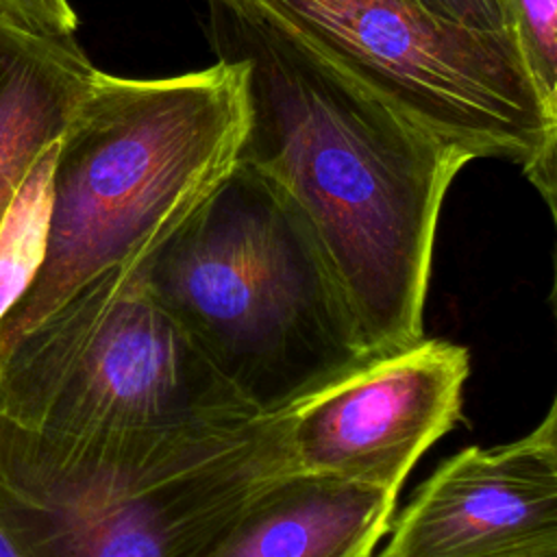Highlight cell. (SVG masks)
Returning <instances> with one entry per match:
<instances>
[{
  "mask_svg": "<svg viewBox=\"0 0 557 557\" xmlns=\"http://www.w3.org/2000/svg\"><path fill=\"white\" fill-rule=\"evenodd\" d=\"M209 15L218 57L246 74L239 161L307 226L368 355L418 344L440 211L474 159L268 24L222 0Z\"/></svg>",
  "mask_w": 557,
  "mask_h": 557,
  "instance_id": "6da1fadb",
  "label": "cell"
},
{
  "mask_svg": "<svg viewBox=\"0 0 557 557\" xmlns=\"http://www.w3.org/2000/svg\"><path fill=\"white\" fill-rule=\"evenodd\" d=\"M246 131L235 59L163 78L96 70L57 144L41 257L0 313V348L98 272L144 263L239 163Z\"/></svg>",
  "mask_w": 557,
  "mask_h": 557,
  "instance_id": "7a4b0ae2",
  "label": "cell"
},
{
  "mask_svg": "<svg viewBox=\"0 0 557 557\" xmlns=\"http://www.w3.org/2000/svg\"><path fill=\"white\" fill-rule=\"evenodd\" d=\"M252 416L141 263L98 272L0 348V483L28 500L128 442Z\"/></svg>",
  "mask_w": 557,
  "mask_h": 557,
  "instance_id": "3957f363",
  "label": "cell"
},
{
  "mask_svg": "<svg viewBox=\"0 0 557 557\" xmlns=\"http://www.w3.org/2000/svg\"><path fill=\"white\" fill-rule=\"evenodd\" d=\"M141 274L255 413L283 411L372 359L307 226L242 161Z\"/></svg>",
  "mask_w": 557,
  "mask_h": 557,
  "instance_id": "277c9868",
  "label": "cell"
},
{
  "mask_svg": "<svg viewBox=\"0 0 557 557\" xmlns=\"http://www.w3.org/2000/svg\"><path fill=\"white\" fill-rule=\"evenodd\" d=\"M294 39L472 159L522 170L555 215L557 111L516 37L446 22L418 0H222Z\"/></svg>",
  "mask_w": 557,
  "mask_h": 557,
  "instance_id": "5b68a950",
  "label": "cell"
},
{
  "mask_svg": "<svg viewBox=\"0 0 557 557\" xmlns=\"http://www.w3.org/2000/svg\"><path fill=\"white\" fill-rule=\"evenodd\" d=\"M292 474L276 413L135 440L41 500L0 483L20 557H207L237 516Z\"/></svg>",
  "mask_w": 557,
  "mask_h": 557,
  "instance_id": "8992f818",
  "label": "cell"
},
{
  "mask_svg": "<svg viewBox=\"0 0 557 557\" xmlns=\"http://www.w3.org/2000/svg\"><path fill=\"white\" fill-rule=\"evenodd\" d=\"M470 352L426 339L372 357L276 411L292 474L333 476L400 494L420 457L463 416Z\"/></svg>",
  "mask_w": 557,
  "mask_h": 557,
  "instance_id": "52a82bcc",
  "label": "cell"
},
{
  "mask_svg": "<svg viewBox=\"0 0 557 557\" xmlns=\"http://www.w3.org/2000/svg\"><path fill=\"white\" fill-rule=\"evenodd\" d=\"M379 557H533L557 548V405L524 437L444 459L392 516Z\"/></svg>",
  "mask_w": 557,
  "mask_h": 557,
  "instance_id": "ba28073f",
  "label": "cell"
},
{
  "mask_svg": "<svg viewBox=\"0 0 557 557\" xmlns=\"http://www.w3.org/2000/svg\"><path fill=\"white\" fill-rule=\"evenodd\" d=\"M396 500L366 483L287 474L237 516L207 557H372Z\"/></svg>",
  "mask_w": 557,
  "mask_h": 557,
  "instance_id": "9c48e42d",
  "label": "cell"
},
{
  "mask_svg": "<svg viewBox=\"0 0 557 557\" xmlns=\"http://www.w3.org/2000/svg\"><path fill=\"white\" fill-rule=\"evenodd\" d=\"M94 67L76 39H50L0 15V231L35 163L52 148Z\"/></svg>",
  "mask_w": 557,
  "mask_h": 557,
  "instance_id": "30bf717a",
  "label": "cell"
},
{
  "mask_svg": "<svg viewBox=\"0 0 557 557\" xmlns=\"http://www.w3.org/2000/svg\"><path fill=\"white\" fill-rule=\"evenodd\" d=\"M522 59L544 98L557 111V0H505Z\"/></svg>",
  "mask_w": 557,
  "mask_h": 557,
  "instance_id": "8fae6325",
  "label": "cell"
},
{
  "mask_svg": "<svg viewBox=\"0 0 557 557\" xmlns=\"http://www.w3.org/2000/svg\"><path fill=\"white\" fill-rule=\"evenodd\" d=\"M0 15L39 37L74 39L76 13L67 0H0Z\"/></svg>",
  "mask_w": 557,
  "mask_h": 557,
  "instance_id": "7c38bea8",
  "label": "cell"
},
{
  "mask_svg": "<svg viewBox=\"0 0 557 557\" xmlns=\"http://www.w3.org/2000/svg\"><path fill=\"white\" fill-rule=\"evenodd\" d=\"M433 15L479 30V33H496L511 35V22L505 0H418Z\"/></svg>",
  "mask_w": 557,
  "mask_h": 557,
  "instance_id": "4fadbf2b",
  "label": "cell"
},
{
  "mask_svg": "<svg viewBox=\"0 0 557 557\" xmlns=\"http://www.w3.org/2000/svg\"><path fill=\"white\" fill-rule=\"evenodd\" d=\"M0 557H20V553L15 550V546L11 544V540L7 537L2 527H0Z\"/></svg>",
  "mask_w": 557,
  "mask_h": 557,
  "instance_id": "5bb4252c",
  "label": "cell"
},
{
  "mask_svg": "<svg viewBox=\"0 0 557 557\" xmlns=\"http://www.w3.org/2000/svg\"><path fill=\"white\" fill-rule=\"evenodd\" d=\"M533 557H557V548H555V550H546V553H540V555H533Z\"/></svg>",
  "mask_w": 557,
  "mask_h": 557,
  "instance_id": "9a60e30c",
  "label": "cell"
}]
</instances>
